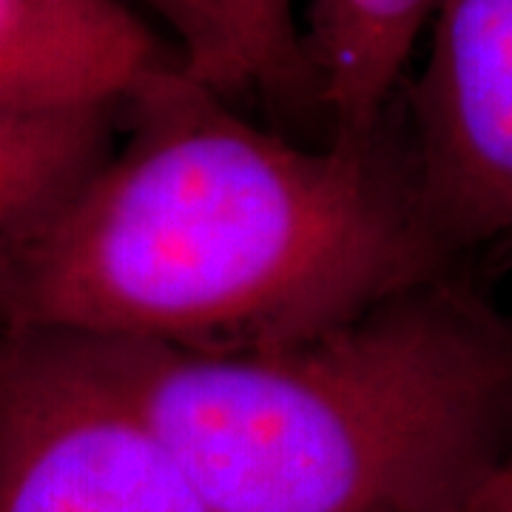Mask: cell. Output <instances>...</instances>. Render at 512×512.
I'll use <instances>...</instances> for the list:
<instances>
[{
    "label": "cell",
    "mask_w": 512,
    "mask_h": 512,
    "mask_svg": "<svg viewBox=\"0 0 512 512\" xmlns=\"http://www.w3.org/2000/svg\"><path fill=\"white\" fill-rule=\"evenodd\" d=\"M0 512H214L114 345L52 328L0 342Z\"/></svg>",
    "instance_id": "cell-3"
},
{
    "label": "cell",
    "mask_w": 512,
    "mask_h": 512,
    "mask_svg": "<svg viewBox=\"0 0 512 512\" xmlns=\"http://www.w3.org/2000/svg\"><path fill=\"white\" fill-rule=\"evenodd\" d=\"M109 342L214 512H470L512 450V313L461 268L274 348Z\"/></svg>",
    "instance_id": "cell-2"
},
{
    "label": "cell",
    "mask_w": 512,
    "mask_h": 512,
    "mask_svg": "<svg viewBox=\"0 0 512 512\" xmlns=\"http://www.w3.org/2000/svg\"><path fill=\"white\" fill-rule=\"evenodd\" d=\"M436 0H311L302 43L325 143L370 140L399 100Z\"/></svg>",
    "instance_id": "cell-7"
},
{
    "label": "cell",
    "mask_w": 512,
    "mask_h": 512,
    "mask_svg": "<svg viewBox=\"0 0 512 512\" xmlns=\"http://www.w3.org/2000/svg\"><path fill=\"white\" fill-rule=\"evenodd\" d=\"M424 231L399 111L302 146L177 63L111 154L0 271V322L180 350L274 348L458 268Z\"/></svg>",
    "instance_id": "cell-1"
},
{
    "label": "cell",
    "mask_w": 512,
    "mask_h": 512,
    "mask_svg": "<svg viewBox=\"0 0 512 512\" xmlns=\"http://www.w3.org/2000/svg\"><path fill=\"white\" fill-rule=\"evenodd\" d=\"M470 512H512V450L484 481Z\"/></svg>",
    "instance_id": "cell-9"
},
{
    "label": "cell",
    "mask_w": 512,
    "mask_h": 512,
    "mask_svg": "<svg viewBox=\"0 0 512 512\" xmlns=\"http://www.w3.org/2000/svg\"><path fill=\"white\" fill-rule=\"evenodd\" d=\"M120 109L0 111V271L111 154Z\"/></svg>",
    "instance_id": "cell-8"
},
{
    "label": "cell",
    "mask_w": 512,
    "mask_h": 512,
    "mask_svg": "<svg viewBox=\"0 0 512 512\" xmlns=\"http://www.w3.org/2000/svg\"><path fill=\"white\" fill-rule=\"evenodd\" d=\"M6 330H9V328H6V325L0 322V342H3V336H6Z\"/></svg>",
    "instance_id": "cell-10"
},
{
    "label": "cell",
    "mask_w": 512,
    "mask_h": 512,
    "mask_svg": "<svg viewBox=\"0 0 512 512\" xmlns=\"http://www.w3.org/2000/svg\"><path fill=\"white\" fill-rule=\"evenodd\" d=\"M171 63L128 0H0V111L120 109Z\"/></svg>",
    "instance_id": "cell-5"
},
{
    "label": "cell",
    "mask_w": 512,
    "mask_h": 512,
    "mask_svg": "<svg viewBox=\"0 0 512 512\" xmlns=\"http://www.w3.org/2000/svg\"><path fill=\"white\" fill-rule=\"evenodd\" d=\"M177 66L234 106L319 120L296 0H128Z\"/></svg>",
    "instance_id": "cell-6"
},
{
    "label": "cell",
    "mask_w": 512,
    "mask_h": 512,
    "mask_svg": "<svg viewBox=\"0 0 512 512\" xmlns=\"http://www.w3.org/2000/svg\"><path fill=\"white\" fill-rule=\"evenodd\" d=\"M402 131L421 225L453 262L512 234V0H436Z\"/></svg>",
    "instance_id": "cell-4"
}]
</instances>
